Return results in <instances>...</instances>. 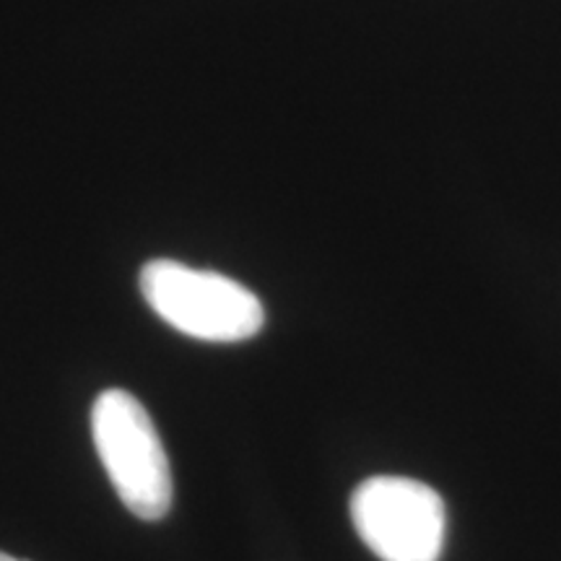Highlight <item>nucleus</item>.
<instances>
[{
  "label": "nucleus",
  "mask_w": 561,
  "mask_h": 561,
  "mask_svg": "<svg viewBox=\"0 0 561 561\" xmlns=\"http://www.w3.org/2000/svg\"><path fill=\"white\" fill-rule=\"evenodd\" d=\"M351 520L382 561H439L447 512L442 496L424 481L375 476L351 496Z\"/></svg>",
  "instance_id": "obj_3"
},
{
  "label": "nucleus",
  "mask_w": 561,
  "mask_h": 561,
  "mask_svg": "<svg viewBox=\"0 0 561 561\" xmlns=\"http://www.w3.org/2000/svg\"><path fill=\"white\" fill-rule=\"evenodd\" d=\"M91 437L121 502L140 520H161L172 507V473L157 426L128 390L110 388L91 409Z\"/></svg>",
  "instance_id": "obj_2"
},
{
  "label": "nucleus",
  "mask_w": 561,
  "mask_h": 561,
  "mask_svg": "<svg viewBox=\"0 0 561 561\" xmlns=\"http://www.w3.org/2000/svg\"><path fill=\"white\" fill-rule=\"evenodd\" d=\"M0 561H24V559H16V557H9V553L0 551Z\"/></svg>",
  "instance_id": "obj_4"
},
{
  "label": "nucleus",
  "mask_w": 561,
  "mask_h": 561,
  "mask_svg": "<svg viewBox=\"0 0 561 561\" xmlns=\"http://www.w3.org/2000/svg\"><path fill=\"white\" fill-rule=\"evenodd\" d=\"M140 294L167 325L198 341H248L265 325L261 299L248 286L167 257L144 265Z\"/></svg>",
  "instance_id": "obj_1"
}]
</instances>
